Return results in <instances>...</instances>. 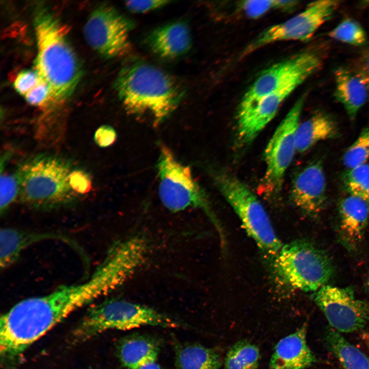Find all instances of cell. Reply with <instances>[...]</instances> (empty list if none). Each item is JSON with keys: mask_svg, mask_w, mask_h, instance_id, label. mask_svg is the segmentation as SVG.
Segmentation results:
<instances>
[{"mask_svg": "<svg viewBox=\"0 0 369 369\" xmlns=\"http://www.w3.org/2000/svg\"><path fill=\"white\" fill-rule=\"evenodd\" d=\"M115 87L129 113L148 116L155 126L172 114L183 95L180 87L169 74L137 58L129 59L125 63Z\"/></svg>", "mask_w": 369, "mask_h": 369, "instance_id": "cell-1", "label": "cell"}, {"mask_svg": "<svg viewBox=\"0 0 369 369\" xmlns=\"http://www.w3.org/2000/svg\"><path fill=\"white\" fill-rule=\"evenodd\" d=\"M37 53L34 70L48 86L50 100L61 102L73 93L81 76L77 57L63 26L44 6L35 10Z\"/></svg>", "mask_w": 369, "mask_h": 369, "instance_id": "cell-2", "label": "cell"}, {"mask_svg": "<svg viewBox=\"0 0 369 369\" xmlns=\"http://www.w3.org/2000/svg\"><path fill=\"white\" fill-rule=\"evenodd\" d=\"M73 170L69 162L57 156L40 154L29 158L15 174L19 199L32 208L44 210L74 203L79 197L70 185Z\"/></svg>", "mask_w": 369, "mask_h": 369, "instance_id": "cell-3", "label": "cell"}, {"mask_svg": "<svg viewBox=\"0 0 369 369\" xmlns=\"http://www.w3.org/2000/svg\"><path fill=\"white\" fill-rule=\"evenodd\" d=\"M176 327L179 323L155 310L122 299L92 305L71 332L72 344L86 342L109 330H129L144 326Z\"/></svg>", "mask_w": 369, "mask_h": 369, "instance_id": "cell-4", "label": "cell"}, {"mask_svg": "<svg viewBox=\"0 0 369 369\" xmlns=\"http://www.w3.org/2000/svg\"><path fill=\"white\" fill-rule=\"evenodd\" d=\"M272 266L276 282L291 291L315 292L326 284L334 273L327 255L304 239L283 245Z\"/></svg>", "mask_w": 369, "mask_h": 369, "instance_id": "cell-5", "label": "cell"}, {"mask_svg": "<svg viewBox=\"0 0 369 369\" xmlns=\"http://www.w3.org/2000/svg\"><path fill=\"white\" fill-rule=\"evenodd\" d=\"M157 170L158 194L163 205L172 212L188 208L200 209L209 217L224 242L223 230L209 199L194 179L189 166L180 162L166 146H159Z\"/></svg>", "mask_w": 369, "mask_h": 369, "instance_id": "cell-6", "label": "cell"}, {"mask_svg": "<svg viewBox=\"0 0 369 369\" xmlns=\"http://www.w3.org/2000/svg\"><path fill=\"white\" fill-rule=\"evenodd\" d=\"M213 176L247 234L263 253L273 260L283 244L261 203L248 186L234 175L220 171L214 172Z\"/></svg>", "mask_w": 369, "mask_h": 369, "instance_id": "cell-7", "label": "cell"}, {"mask_svg": "<svg viewBox=\"0 0 369 369\" xmlns=\"http://www.w3.org/2000/svg\"><path fill=\"white\" fill-rule=\"evenodd\" d=\"M325 49L320 46L306 49L263 71L244 94L237 116L254 108L264 97L286 86L300 85L322 66Z\"/></svg>", "mask_w": 369, "mask_h": 369, "instance_id": "cell-8", "label": "cell"}, {"mask_svg": "<svg viewBox=\"0 0 369 369\" xmlns=\"http://www.w3.org/2000/svg\"><path fill=\"white\" fill-rule=\"evenodd\" d=\"M306 95H302L287 113L269 140L264 151L265 171L261 191L268 196L278 194L282 189L284 174L296 151V134Z\"/></svg>", "mask_w": 369, "mask_h": 369, "instance_id": "cell-9", "label": "cell"}, {"mask_svg": "<svg viewBox=\"0 0 369 369\" xmlns=\"http://www.w3.org/2000/svg\"><path fill=\"white\" fill-rule=\"evenodd\" d=\"M341 3L337 0L311 2L297 15L263 30L244 49L243 55L277 42L309 40L333 16Z\"/></svg>", "mask_w": 369, "mask_h": 369, "instance_id": "cell-10", "label": "cell"}, {"mask_svg": "<svg viewBox=\"0 0 369 369\" xmlns=\"http://www.w3.org/2000/svg\"><path fill=\"white\" fill-rule=\"evenodd\" d=\"M134 22L111 6H101L89 16L84 28L89 45L106 58L126 55L130 50L129 36Z\"/></svg>", "mask_w": 369, "mask_h": 369, "instance_id": "cell-11", "label": "cell"}, {"mask_svg": "<svg viewBox=\"0 0 369 369\" xmlns=\"http://www.w3.org/2000/svg\"><path fill=\"white\" fill-rule=\"evenodd\" d=\"M313 299L339 333L359 331L369 322V302L356 299L349 288L326 284L314 293Z\"/></svg>", "mask_w": 369, "mask_h": 369, "instance_id": "cell-12", "label": "cell"}, {"mask_svg": "<svg viewBox=\"0 0 369 369\" xmlns=\"http://www.w3.org/2000/svg\"><path fill=\"white\" fill-rule=\"evenodd\" d=\"M292 202L305 215L316 217L327 200L326 184L321 160L312 161L294 177L291 188Z\"/></svg>", "mask_w": 369, "mask_h": 369, "instance_id": "cell-13", "label": "cell"}, {"mask_svg": "<svg viewBox=\"0 0 369 369\" xmlns=\"http://www.w3.org/2000/svg\"><path fill=\"white\" fill-rule=\"evenodd\" d=\"M338 237L349 251L356 250L362 242L369 223V204L348 195L339 205Z\"/></svg>", "mask_w": 369, "mask_h": 369, "instance_id": "cell-14", "label": "cell"}, {"mask_svg": "<svg viewBox=\"0 0 369 369\" xmlns=\"http://www.w3.org/2000/svg\"><path fill=\"white\" fill-rule=\"evenodd\" d=\"M306 324L280 340L271 356L270 369H304L316 361L308 346Z\"/></svg>", "mask_w": 369, "mask_h": 369, "instance_id": "cell-15", "label": "cell"}, {"mask_svg": "<svg viewBox=\"0 0 369 369\" xmlns=\"http://www.w3.org/2000/svg\"><path fill=\"white\" fill-rule=\"evenodd\" d=\"M146 42L153 53L166 59L179 57L190 50L192 39L188 25L182 21L159 26L147 36Z\"/></svg>", "mask_w": 369, "mask_h": 369, "instance_id": "cell-16", "label": "cell"}, {"mask_svg": "<svg viewBox=\"0 0 369 369\" xmlns=\"http://www.w3.org/2000/svg\"><path fill=\"white\" fill-rule=\"evenodd\" d=\"M59 238L63 239L65 238L51 233L4 228L0 232V267L5 269L13 265L25 250L35 243Z\"/></svg>", "mask_w": 369, "mask_h": 369, "instance_id": "cell-17", "label": "cell"}, {"mask_svg": "<svg viewBox=\"0 0 369 369\" xmlns=\"http://www.w3.org/2000/svg\"><path fill=\"white\" fill-rule=\"evenodd\" d=\"M334 77L335 97L343 106L350 118L353 120L367 100V87L357 74L345 68L336 69Z\"/></svg>", "mask_w": 369, "mask_h": 369, "instance_id": "cell-18", "label": "cell"}, {"mask_svg": "<svg viewBox=\"0 0 369 369\" xmlns=\"http://www.w3.org/2000/svg\"><path fill=\"white\" fill-rule=\"evenodd\" d=\"M116 350L124 366L137 369L145 364L156 361L159 346L157 341L151 337L134 335L120 340Z\"/></svg>", "mask_w": 369, "mask_h": 369, "instance_id": "cell-19", "label": "cell"}, {"mask_svg": "<svg viewBox=\"0 0 369 369\" xmlns=\"http://www.w3.org/2000/svg\"><path fill=\"white\" fill-rule=\"evenodd\" d=\"M339 128L329 115L318 112L299 125L296 134V151L303 153L320 141L337 137Z\"/></svg>", "mask_w": 369, "mask_h": 369, "instance_id": "cell-20", "label": "cell"}, {"mask_svg": "<svg viewBox=\"0 0 369 369\" xmlns=\"http://www.w3.org/2000/svg\"><path fill=\"white\" fill-rule=\"evenodd\" d=\"M175 354L176 369H218L222 363L216 350L197 343L177 344Z\"/></svg>", "mask_w": 369, "mask_h": 369, "instance_id": "cell-21", "label": "cell"}, {"mask_svg": "<svg viewBox=\"0 0 369 369\" xmlns=\"http://www.w3.org/2000/svg\"><path fill=\"white\" fill-rule=\"evenodd\" d=\"M325 341L329 349L344 369H369L367 356L338 331L329 328L325 334Z\"/></svg>", "mask_w": 369, "mask_h": 369, "instance_id": "cell-22", "label": "cell"}, {"mask_svg": "<svg viewBox=\"0 0 369 369\" xmlns=\"http://www.w3.org/2000/svg\"><path fill=\"white\" fill-rule=\"evenodd\" d=\"M260 358V351L256 345L247 340H240L228 350L223 369H257Z\"/></svg>", "mask_w": 369, "mask_h": 369, "instance_id": "cell-23", "label": "cell"}, {"mask_svg": "<svg viewBox=\"0 0 369 369\" xmlns=\"http://www.w3.org/2000/svg\"><path fill=\"white\" fill-rule=\"evenodd\" d=\"M348 195L358 197L369 204V163L346 169L341 177Z\"/></svg>", "mask_w": 369, "mask_h": 369, "instance_id": "cell-24", "label": "cell"}, {"mask_svg": "<svg viewBox=\"0 0 369 369\" xmlns=\"http://www.w3.org/2000/svg\"><path fill=\"white\" fill-rule=\"evenodd\" d=\"M328 35L336 40L353 46H361L366 42V35L362 26L352 18H345L330 31Z\"/></svg>", "mask_w": 369, "mask_h": 369, "instance_id": "cell-25", "label": "cell"}, {"mask_svg": "<svg viewBox=\"0 0 369 369\" xmlns=\"http://www.w3.org/2000/svg\"><path fill=\"white\" fill-rule=\"evenodd\" d=\"M368 159L369 126L363 129L345 151L342 162L346 169H351L367 163Z\"/></svg>", "mask_w": 369, "mask_h": 369, "instance_id": "cell-26", "label": "cell"}, {"mask_svg": "<svg viewBox=\"0 0 369 369\" xmlns=\"http://www.w3.org/2000/svg\"><path fill=\"white\" fill-rule=\"evenodd\" d=\"M298 3L296 1H244L241 2L239 6L247 17L257 19L273 9H292L295 8Z\"/></svg>", "mask_w": 369, "mask_h": 369, "instance_id": "cell-27", "label": "cell"}, {"mask_svg": "<svg viewBox=\"0 0 369 369\" xmlns=\"http://www.w3.org/2000/svg\"><path fill=\"white\" fill-rule=\"evenodd\" d=\"M19 194V187L15 174H1V213H5Z\"/></svg>", "mask_w": 369, "mask_h": 369, "instance_id": "cell-28", "label": "cell"}, {"mask_svg": "<svg viewBox=\"0 0 369 369\" xmlns=\"http://www.w3.org/2000/svg\"><path fill=\"white\" fill-rule=\"evenodd\" d=\"M40 80V78L35 70H23L16 76L13 83V86L17 92L24 96L38 83Z\"/></svg>", "mask_w": 369, "mask_h": 369, "instance_id": "cell-29", "label": "cell"}, {"mask_svg": "<svg viewBox=\"0 0 369 369\" xmlns=\"http://www.w3.org/2000/svg\"><path fill=\"white\" fill-rule=\"evenodd\" d=\"M70 181L72 190L79 197L91 190L92 182L90 176L83 170L74 168L71 174Z\"/></svg>", "mask_w": 369, "mask_h": 369, "instance_id": "cell-30", "label": "cell"}, {"mask_svg": "<svg viewBox=\"0 0 369 369\" xmlns=\"http://www.w3.org/2000/svg\"><path fill=\"white\" fill-rule=\"evenodd\" d=\"M24 97L29 104L34 106H42L50 100V89L40 78L38 83Z\"/></svg>", "mask_w": 369, "mask_h": 369, "instance_id": "cell-31", "label": "cell"}, {"mask_svg": "<svg viewBox=\"0 0 369 369\" xmlns=\"http://www.w3.org/2000/svg\"><path fill=\"white\" fill-rule=\"evenodd\" d=\"M170 2L165 0L129 1L125 2V6L132 12L144 13L162 7Z\"/></svg>", "mask_w": 369, "mask_h": 369, "instance_id": "cell-32", "label": "cell"}, {"mask_svg": "<svg viewBox=\"0 0 369 369\" xmlns=\"http://www.w3.org/2000/svg\"><path fill=\"white\" fill-rule=\"evenodd\" d=\"M116 138V133L114 129L107 125L99 127L94 136L95 143L101 148L110 146L115 142Z\"/></svg>", "mask_w": 369, "mask_h": 369, "instance_id": "cell-33", "label": "cell"}, {"mask_svg": "<svg viewBox=\"0 0 369 369\" xmlns=\"http://www.w3.org/2000/svg\"><path fill=\"white\" fill-rule=\"evenodd\" d=\"M359 65L361 70L359 72L369 77V48L361 53L359 58Z\"/></svg>", "mask_w": 369, "mask_h": 369, "instance_id": "cell-34", "label": "cell"}, {"mask_svg": "<svg viewBox=\"0 0 369 369\" xmlns=\"http://www.w3.org/2000/svg\"><path fill=\"white\" fill-rule=\"evenodd\" d=\"M137 369H161L160 366L156 361L151 362L145 364Z\"/></svg>", "mask_w": 369, "mask_h": 369, "instance_id": "cell-35", "label": "cell"}, {"mask_svg": "<svg viewBox=\"0 0 369 369\" xmlns=\"http://www.w3.org/2000/svg\"><path fill=\"white\" fill-rule=\"evenodd\" d=\"M364 81V82L366 84L367 88L369 91V77L364 74L358 72L357 74Z\"/></svg>", "mask_w": 369, "mask_h": 369, "instance_id": "cell-36", "label": "cell"}, {"mask_svg": "<svg viewBox=\"0 0 369 369\" xmlns=\"http://www.w3.org/2000/svg\"><path fill=\"white\" fill-rule=\"evenodd\" d=\"M362 338L369 348V334L364 333L362 335Z\"/></svg>", "mask_w": 369, "mask_h": 369, "instance_id": "cell-37", "label": "cell"}, {"mask_svg": "<svg viewBox=\"0 0 369 369\" xmlns=\"http://www.w3.org/2000/svg\"><path fill=\"white\" fill-rule=\"evenodd\" d=\"M367 289H368V291H369V280H368V281L367 282Z\"/></svg>", "mask_w": 369, "mask_h": 369, "instance_id": "cell-38", "label": "cell"}]
</instances>
